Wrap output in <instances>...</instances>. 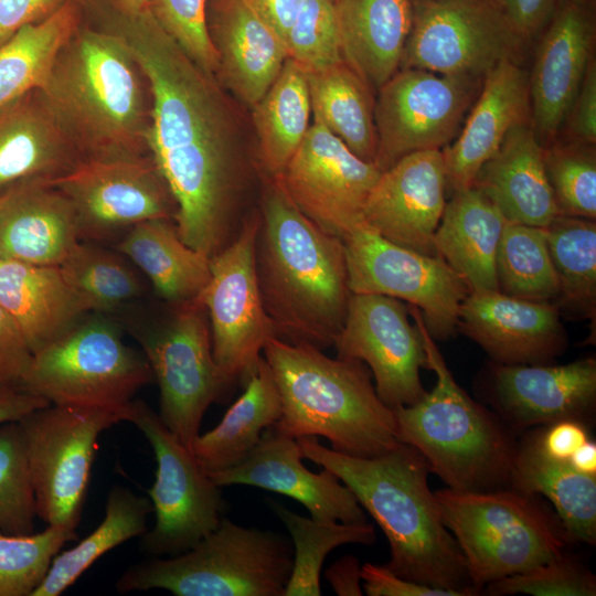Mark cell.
Segmentation results:
<instances>
[{"label":"cell","mask_w":596,"mask_h":596,"mask_svg":"<svg viewBox=\"0 0 596 596\" xmlns=\"http://www.w3.org/2000/svg\"><path fill=\"white\" fill-rule=\"evenodd\" d=\"M126 41L151 95L147 147L177 205L181 240L210 258L238 235L251 166L216 81L157 23L126 14Z\"/></svg>","instance_id":"1"},{"label":"cell","mask_w":596,"mask_h":596,"mask_svg":"<svg viewBox=\"0 0 596 596\" xmlns=\"http://www.w3.org/2000/svg\"><path fill=\"white\" fill-rule=\"evenodd\" d=\"M297 441L304 458L331 471L380 525L390 545V571L458 596L478 595L464 554L443 522L428 486L429 467L418 450L398 443L381 456L359 458L337 453L317 437Z\"/></svg>","instance_id":"2"},{"label":"cell","mask_w":596,"mask_h":596,"mask_svg":"<svg viewBox=\"0 0 596 596\" xmlns=\"http://www.w3.org/2000/svg\"><path fill=\"white\" fill-rule=\"evenodd\" d=\"M259 214L256 276L278 338L333 345L352 295L342 238L309 220L277 178H266Z\"/></svg>","instance_id":"3"},{"label":"cell","mask_w":596,"mask_h":596,"mask_svg":"<svg viewBox=\"0 0 596 596\" xmlns=\"http://www.w3.org/2000/svg\"><path fill=\"white\" fill-rule=\"evenodd\" d=\"M143 77L119 33L77 29L38 91L82 158L138 157L150 123Z\"/></svg>","instance_id":"4"},{"label":"cell","mask_w":596,"mask_h":596,"mask_svg":"<svg viewBox=\"0 0 596 596\" xmlns=\"http://www.w3.org/2000/svg\"><path fill=\"white\" fill-rule=\"evenodd\" d=\"M308 342L274 337L263 356L274 375L286 435L324 437L331 449L374 458L401 443L393 409L379 397L369 368L359 360L332 359Z\"/></svg>","instance_id":"5"},{"label":"cell","mask_w":596,"mask_h":596,"mask_svg":"<svg viewBox=\"0 0 596 596\" xmlns=\"http://www.w3.org/2000/svg\"><path fill=\"white\" fill-rule=\"evenodd\" d=\"M436 385L417 403L393 409L397 438L414 447L448 488L485 492L509 488L518 441L510 427L456 382L425 327L409 308Z\"/></svg>","instance_id":"6"},{"label":"cell","mask_w":596,"mask_h":596,"mask_svg":"<svg viewBox=\"0 0 596 596\" xmlns=\"http://www.w3.org/2000/svg\"><path fill=\"white\" fill-rule=\"evenodd\" d=\"M294 562L291 540L227 518L191 549L152 556L116 581L119 593L168 590L175 596H284Z\"/></svg>","instance_id":"7"},{"label":"cell","mask_w":596,"mask_h":596,"mask_svg":"<svg viewBox=\"0 0 596 596\" xmlns=\"http://www.w3.org/2000/svg\"><path fill=\"white\" fill-rule=\"evenodd\" d=\"M434 493L478 595L491 582L561 555L570 542L556 514L536 496L510 487L485 492L447 487Z\"/></svg>","instance_id":"8"},{"label":"cell","mask_w":596,"mask_h":596,"mask_svg":"<svg viewBox=\"0 0 596 596\" xmlns=\"http://www.w3.org/2000/svg\"><path fill=\"white\" fill-rule=\"evenodd\" d=\"M152 380L145 354L125 343L119 327L89 317L33 353L24 390L51 404L121 411Z\"/></svg>","instance_id":"9"},{"label":"cell","mask_w":596,"mask_h":596,"mask_svg":"<svg viewBox=\"0 0 596 596\" xmlns=\"http://www.w3.org/2000/svg\"><path fill=\"white\" fill-rule=\"evenodd\" d=\"M128 406L118 411L49 404L19 421L36 515L46 525L77 529L98 437L127 422Z\"/></svg>","instance_id":"10"},{"label":"cell","mask_w":596,"mask_h":596,"mask_svg":"<svg viewBox=\"0 0 596 596\" xmlns=\"http://www.w3.org/2000/svg\"><path fill=\"white\" fill-rule=\"evenodd\" d=\"M130 331L159 385L160 419L191 449L205 412L232 387L214 361L204 305L168 304L163 318Z\"/></svg>","instance_id":"11"},{"label":"cell","mask_w":596,"mask_h":596,"mask_svg":"<svg viewBox=\"0 0 596 596\" xmlns=\"http://www.w3.org/2000/svg\"><path fill=\"white\" fill-rule=\"evenodd\" d=\"M127 422L147 438L157 462L155 481L147 490L155 524L140 536V547L152 556L182 553L224 518L226 502L221 487L146 403L132 400Z\"/></svg>","instance_id":"12"},{"label":"cell","mask_w":596,"mask_h":596,"mask_svg":"<svg viewBox=\"0 0 596 596\" xmlns=\"http://www.w3.org/2000/svg\"><path fill=\"white\" fill-rule=\"evenodd\" d=\"M352 294H377L416 307L432 337L446 339L458 324L470 292L438 255L397 245L362 223L342 237Z\"/></svg>","instance_id":"13"},{"label":"cell","mask_w":596,"mask_h":596,"mask_svg":"<svg viewBox=\"0 0 596 596\" xmlns=\"http://www.w3.org/2000/svg\"><path fill=\"white\" fill-rule=\"evenodd\" d=\"M259 211L252 212L236 238L211 257V278L200 301L211 329L214 361L233 386L245 382L277 330L266 313L256 276Z\"/></svg>","instance_id":"14"},{"label":"cell","mask_w":596,"mask_h":596,"mask_svg":"<svg viewBox=\"0 0 596 596\" xmlns=\"http://www.w3.org/2000/svg\"><path fill=\"white\" fill-rule=\"evenodd\" d=\"M479 83L466 75L397 71L375 99V166L383 172L408 153L445 148L461 129Z\"/></svg>","instance_id":"15"},{"label":"cell","mask_w":596,"mask_h":596,"mask_svg":"<svg viewBox=\"0 0 596 596\" xmlns=\"http://www.w3.org/2000/svg\"><path fill=\"white\" fill-rule=\"evenodd\" d=\"M47 182L73 204L79 241L110 240L145 221L174 220L177 213L164 179L143 156L83 158Z\"/></svg>","instance_id":"16"},{"label":"cell","mask_w":596,"mask_h":596,"mask_svg":"<svg viewBox=\"0 0 596 596\" xmlns=\"http://www.w3.org/2000/svg\"><path fill=\"white\" fill-rule=\"evenodd\" d=\"M521 43L494 0H416L400 67L481 78Z\"/></svg>","instance_id":"17"},{"label":"cell","mask_w":596,"mask_h":596,"mask_svg":"<svg viewBox=\"0 0 596 596\" xmlns=\"http://www.w3.org/2000/svg\"><path fill=\"white\" fill-rule=\"evenodd\" d=\"M333 347L338 358L369 368L379 397L391 409L413 405L427 393L419 376V370L427 369L422 336L398 299L352 294Z\"/></svg>","instance_id":"18"},{"label":"cell","mask_w":596,"mask_h":596,"mask_svg":"<svg viewBox=\"0 0 596 596\" xmlns=\"http://www.w3.org/2000/svg\"><path fill=\"white\" fill-rule=\"evenodd\" d=\"M381 173L374 163L356 157L323 125L313 121L275 178L309 220L342 238L364 223V206Z\"/></svg>","instance_id":"19"},{"label":"cell","mask_w":596,"mask_h":596,"mask_svg":"<svg viewBox=\"0 0 596 596\" xmlns=\"http://www.w3.org/2000/svg\"><path fill=\"white\" fill-rule=\"evenodd\" d=\"M446 193L443 151L408 153L381 173L364 206V224L397 245L436 255L433 238Z\"/></svg>","instance_id":"20"},{"label":"cell","mask_w":596,"mask_h":596,"mask_svg":"<svg viewBox=\"0 0 596 596\" xmlns=\"http://www.w3.org/2000/svg\"><path fill=\"white\" fill-rule=\"evenodd\" d=\"M302 459L297 439L274 424L238 464L207 475L221 488L251 486L290 497L319 521H368L355 496L341 480L323 468L310 471Z\"/></svg>","instance_id":"21"},{"label":"cell","mask_w":596,"mask_h":596,"mask_svg":"<svg viewBox=\"0 0 596 596\" xmlns=\"http://www.w3.org/2000/svg\"><path fill=\"white\" fill-rule=\"evenodd\" d=\"M590 0H562L543 29L529 75L531 125L542 143L561 129L584 78L595 39Z\"/></svg>","instance_id":"22"},{"label":"cell","mask_w":596,"mask_h":596,"mask_svg":"<svg viewBox=\"0 0 596 596\" xmlns=\"http://www.w3.org/2000/svg\"><path fill=\"white\" fill-rule=\"evenodd\" d=\"M457 328L500 364H549L566 344L554 304L500 290L470 291L460 306Z\"/></svg>","instance_id":"23"},{"label":"cell","mask_w":596,"mask_h":596,"mask_svg":"<svg viewBox=\"0 0 596 596\" xmlns=\"http://www.w3.org/2000/svg\"><path fill=\"white\" fill-rule=\"evenodd\" d=\"M491 401L511 428L562 419L587 423L596 401V361L587 358L563 365L496 363Z\"/></svg>","instance_id":"24"},{"label":"cell","mask_w":596,"mask_h":596,"mask_svg":"<svg viewBox=\"0 0 596 596\" xmlns=\"http://www.w3.org/2000/svg\"><path fill=\"white\" fill-rule=\"evenodd\" d=\"M483 77L455 141L441 150L446 191L451 194L471 188L509 131L531 121L529 75L513 58L502 60Z\"/></svg>","instance_id":"25"},{"label":"cell","mask_w":596,"mask_h":596,"mask_svg":"<svg viewBox=\"0 0 596 596\" xmlns=\"http://www.w3.org/2000/svg\"><path fill=\"white\" fill-rule=\"evenodd\" d=\"M78 242L73 204L47 181L23 183L0 195V258L58 266Z\"/></svg>","instance_id":"26"},{"label":"cell","mask_w":596,"mask_h":596,"mask_svg":"<svg viewBox=\"0 0 596 596\" xmlns=\"http://www.w3.org/2000/svg\"><path fill=\"white\" fill-rule=\"evenodd\" d=\"M81 159L38 89L0 108V195L23 183L51 181Z\"/></svg>","instance_id":"27"},{"label":"cell","mask_w":596,"mask_h":596,"mask_svg":"<svg viewBox=\"0 0 596 596\" xmlns=\"http://www.w3.org/2000/svg\"><path fill=\"white\" fill-rule=\"evenodd\" d=\"M210 35L217 54L216 75L254 107L288 57L284 40L245 0H222Z\"/></svg>","instance_id":"28"},{"label":"cell","mask_w":596,"mask_h":596,"mask_svg":"<svg viewBox=\"0 0 596 596\" xmlns=\"http://www.w3.org/2000/svg\"><path fill=\"white\" fill-rule=\"evenodd\" d=\"M544 155L531 123L518 125L481 167L472 187L485 193L508 221L546 227L558 212Z\"/></svg>","instance_id":"29"},{"label":"cell","mask_w":596,"mask_h":596,"mask_svg":"<svg viewBox=\"0 0 596 596\" xmlns=\"http://www.w3.org/2000/svg\"><path fill=\"white\" fill-rule=\"evenodd\" d=\"M0 306L12 317L32 353L58 339L88 313L58 266L3 258Z\"/></svg>","instance_id":"30"},{"label":"cell","mask_w":596,"mask_h":596,"mask_svg":"<svg viewBox=\"0 0 596 596\" xmlns=\"http://www.w3.org/2000/svg\"><path fill=\"white\" fill-rule=\"evenodd\" d=\"M416 0H336L343 60L379 91L400 68Z\"/></svg>","instance_id":"31"},{"label":"cell","mask_w":596,"mask_h":596,"mask_svg":"<svg viewBox=\"0 0 596 596\" xmlns=\"http://www.w3.org/2000/svg\"><path fill=\"white\" fill-rule=\"evenodd\" d=\"M508 220L479 189L451 194L446 202L433 244L467 284L470 291L499 290L496 256Z\"/></svg>","instance_id":"32"},{"label":"cell","mask_w":596,"mask_h":596,"mask_svg":"<svg viewBox=\"0 0 596 596\" xmlns=\"http://www.w3.org/2000/svg\"><path fill=\"white\" fill-rule=\"evenodd\" d=\"M510 488L545 497L554 508L570 542L596 543V476L574 469L546 455L535 433L518 441Z\"/></svg>","instance_id":"33"},{"label":"cell","mask_w":596,"mask_h":596,"mask_svg":"<svg viewBox=\"0 0 596 596\" xmlns=\"http://www.w3.org/2000/svg\"><path fill=\"white\" fill-rule=\"evenodd\" d=\"M150 279L167 304L199 300L211 278V258L188 246L172 220L156 219L131 227L117 245Z\"/></svg>","instance_id":"34"},{"label":"cell","mask_w":596,"mask_h":596,"mask_svg":"<svg viewBox=\"0 0 596 596\" xmlns=\"http://www.w3.org/2000/svg\"><path fill=\"white\" fill-rule=\"evenodd\" d=\"M280 415L279 392L262 354L245 381L242 395L214 428L194 438L191 450L206 473L227 469L249 454Z\"/></svg>","instance_id":"35"},{"label":"cell","mask_w":596,"mask_h":596,"mask_svg":"<svg viewBox=\"0 0 596 596\" xmlns=\"http://www.w3.org/2000/svg\"><path fill=\"white\" fill-rule=\"evenodd\" d=\"M311 111L356 157L374 163L377 138L372 88L343 60L307 72Z\"/></svg>","instance_id":"36"},{"label":"cell","mask_w":596,"mask_h":596,"mask_svg":"<svg viewBox=\"0 0 596 596\" xmlns=\"http://www.w3.org/2000/svg\"><path fill=\"white\" fill-rule=\"evenodd\" d=\"M311 114L307 72L287 57L272 86L254 106L258 159L267 177H278L308 130Z\"/></svg>","instance_id":"37"},{"label":"cell","mask_w":596,"mask_h":596,"mask_svg":"<svg viewBox=\"0 0 596 596\" xmlns=\"http://www.w3.org/2000/svg\"><path fill=\"white\" fill-rule=\"evenodd\" d=\"M152 512L149 498L136 494L129 488H110L105 517L98 526L72 549L60 551L31 596H58L72 586L99 557L148 529Z\"/></svg>","instance_id":"38"},{"label":"cell","mask_w":596,"mask_h":596,"mask_svg":"<svg viewBox=\"0 0 596 596\" xmlns=\"http://www.w3.org/2000/svg\"><path fill=\"white\" fill-rule=\"evenodd\" d=\"M78 10L65 1L44 20L19 30L0 46V108L45 84L55 57L78 29Z\"/></svg>","instance_id":"39"},{"label":"cell","mask_w":596,"mask_h":596,"mask_svg":"<svg viewBox=\"0 0 596 596\" xmlns=\"http://www.w3.org/2000/svg\"><path fill=\"white\" fill-rule=\"evenodd\" d=\"M269 507L287 528L294 547L292 570L284 596L321 595L320 575L328 554L343 544L372 545L376 540L374 526L368 521H319L272 500Z\"/></svg>","instance_id":"40"},{"label":"cell","mask_w":596,"mask_h":596,"mask_svg":"<svg viewBox=\"0 0 596 596\" xmlns=\"http://www.w3.org/2000/svg\"><path fill=\"white\" fill-rule=\"evenodd\" d=\"M549 253L558 279V302L594 318L596 310L595 220L556 215L544 227Z\"/></svg>","instance_id":"41"},{"label":"cell","mask_w":596,"mask_h":596,"mask_svg":"<svg viewBox=\"0 0 596 596\" xmlns=\"http://www.w3.org/2000/svg\"><path fill=\"white\" fill-rule=\"evenodd\" d=\"M496 272L499 290L508 296L539 302L558 299L544 227L508 221L497 249Z\"/></svg>","instance_id":"42"},{"label":"cell","mask_w":596,"mask_h":596,"mask_svg":"<svg viewBox=\"0 0 596 596\" xmlns=\"http://www.w3.org/2000/svg\"><path fill=\"white\" fill-rule=\"evenodd\" d=\"M89 311H113L139 298L143 285L118 253L79 241L58 265Z\"/></svg>","instance_id":"43"},{"label":"cell","mask_w":596,"mask_h":596,"mask_svg":"<svg viewBox=\"0 0 596 596\" xmlns=\"http://www.w3.org/2000/svg\"><path fill=\"white\" fill-rule=\"evenodd\" d=\"M77 538L76 530L52 525L26 535L0 531V596H31L54 556Z\"/></svg>","instance_id":"44"},{"label":"cell","mask_w":596,"mask_h":596,"mask_svg":"<svg viewBox=\"0 0 596 596\" xmlns=\"http://www.w3.org/2000/svg\"><path fill=\"white\" fill-rule=\"evenodd\" d=\"M36 517L23 433L19 421L7 422L0 427V531L32 534Z\"/></svg>","instance_id":"45"},{"label":"cell","mask_w":596,"mask_h":596,"mask_svg":"<svg viewBox=\"0 0 596 596\" xmlns=\"http://www.w3.org/2000/svg\"><path fill=\"white\" fill-rule=\"evenodd\" d=\"M547 179L561 215L595 220L596 156L594 145L579 141L545 148Z\"/></svg>","instance_id":"46"},{"label":"cell","mask_w":596,"mask_h":596,"mask_svg":"<svg viewBox=\"0 0 596 596\" xmlns=\"http://www.w3.org/2000/svg\"><path fill=\"white\" fill-rule=\"evenodd\" d=\"M285 44L288 57L306 72L343 61L336 0H305Z\"/></svg>","instance_id":"47"},{"label":"cell","mask_w":596,"mask_h":596,"mask_svg":"<svg viewBox=\"0 0 596 596\" xmlns=\"http://www.w3.org/2000/svg\"><path fill=\"white\" fill-rule=\"evenodd\" d=\"M482 592L491 596H595L596 577L564 552L525 572L491 582Z\"/></svg>","instance_id":"48"},{"label":"cell","mask_w":596,"mask_h":596,"mask_svg":"<svg viewBox=\"0 0 596 596\" xmlns=\"http://www.w3.org/2000/svg\"><path fill=\"white\" fill-rule=\"evenodd\" d=\"M206 0H151L150 11L161 29L210 77L215 78L217 54L206 24Z\"/></svg>","instance_id":"49"},{"label":"cell","mask_w":596,"mask_h":596,"mask_svg":"<svg viewBox=\"0 0 596 596\" xmlns=\"http://www.w3.org/2000/svg\"><path fill=\"white\" fill-rule=\"evenodd\" d=\"M32 351L12 317L0 306V394L25 391Z\"/></svg>","instance_id":"50"},{"label":"cell","mask_w":596,"mask_h":596,"mask_svg":"<svg viewBox=\"0 0 596 596\" xmlns=\"http://www.w3.org/2000/svg\"><path fill=\"white\" fill-rule=\"evenodd\" d=\"M362 587L369 596H458L457 593L406 579L385 565H361Z\"/></svg>","instance_id":"51"},{"label":"cell","mask_w":596,"mask_h":596,"mask_svg":"<svg viewBox=\"0 0 596 596\" xmlns=\"http://www.w3.org/2000/svg\"><path fill=\"white\" fill-rule=\"evenodd\" d=\"M521 42L536 36L562 0H494Z\"/></svg>","instance_id":"52"},{"label":"cell","mask_w":596,"mask_h":596,"mask_svg":"<svg viewBox=\"0 0 596 596\" xmlns=\"http://www.w3.org/2000/svg\"><path fill=\"white\" fill-rule=\"evenodd\" d=\"M575 141L595 145L596 141V64L592 58L576 97L566 116ZM565 119V120H566Z\"/></svg>","instance_id":"53"},{"label":"cell","mask_w":596,"mask_h":596,"mask_svg":"<svg viewBox=\"0 0 596 596\" xmlns=\"http://www.w3.org/2000/svg\"><path fill=\"white\" fill-rule=\"evenodd\" d=\"M541 449L558 460L567 461L588 439L589 429L585 422L562 419L534 430Z\"/></svg>","instance_id":"54"},{"label":"cell","mask_w":596,"mask_h":596,"mask_svg":"<svg viewBox=\"0 0 596 596\" xmlns=\"http://www.w3.org/2000/svg\"><path fill=\"white\" fill-rule=\"evenodd\" d=\"M65 0H0V46L23 26L40 22Z\"/></svg>","instance_id":"55"},{"label":"cell","mask_w":596,"mask_h":596,"mask_svg":"<svg viewBox=\"0 0 596 596\" xmlns=\"http://www.w3.org/2000/svg\"><path fill=\"white\" fill-rule=\"evenodd\" d=\"M285 42L305 0H245Z\"/></svg>","instance_id":"56"},{"label":"cell","mask_w":596,"mask_h":596,"mask_svg":"<svg viewBox=\"0 0 596 596\" xmlns=\"http://www.w3.org/2000/svg\"><path fill=\"white\" fill-rule=\"evenodd\" d=\"M324 577L339 596H361L363 595L361 565L358 557L348 554L324 572Z\"/></svg>","instance_id":"57"},{"label":"cell","mask_w":596,"mask_h":596,"mask_svg":"<svg viewBox=\"0 0 596 596\" xmlns=\"http://www.w3.org/2000/svg\"><path fill=\"white\" fill-rule=\"evenodd\" d=\"M51 404L45 398L28 391H13L0 394V425L17 422L34 409Z\"/></svg>","instance_id":"58"},{"label":"cell","mask_w":596,"mask_h":596,"mask_svg":"<svg viewBox=\"0 0 596 596\" xmlns=\"http://www.w3.org/2000/svg\"><path fill=\"white\" fill-rule=\"evenodd\" d=\"M577 471L596 476V444L588 439L567 460Z\"/></svg>","instance_id":"59"},{"label":"cell","mask_w":596,"mask_h":596,"mask_svg":"<svg viewBox=\"0 0 596 596\" xmlns=\"http://www.w3.org/2000/svg\"><path fill=\"white\" fill-rule=\"evenodd\" d=\"M126 14L138 15L150 10L151 0H116Z\"/></svg>","instance_id":"60"}]
</instances>
